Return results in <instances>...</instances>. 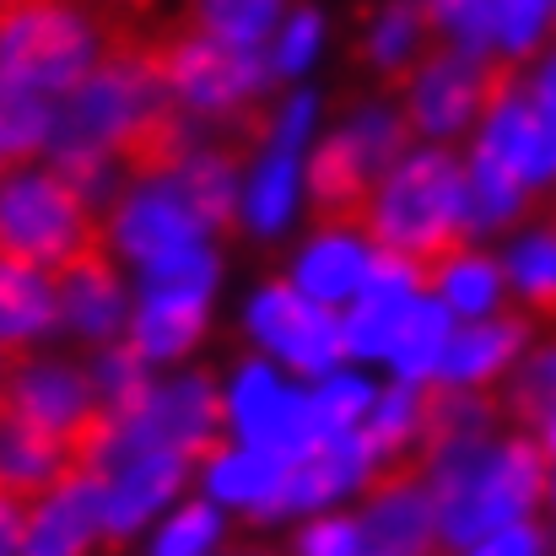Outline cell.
<instances>
[{
	"label": "cell",
	"mask_w": 556,
	"mask_h": 556,
	"mask_svg": "<svg viewBox=\"0 0 556 556\" xmlns=\"http://www.w3.org/2000/svg\"><path fill=\"white\" fill-rule=\"evenodd\" d=\"M410 125L400 109H363L357 119H346L308 163V211L319 238H352L368 227L372 194L378 185L405 163L410 147Z\"/></svg>",
	"instance_id": "4"
},
{
	"label": "cell",
	"mask_w": 556,
	"mask_h": 556,
	"mask_svg": "<svg viewBox=\"0 0 556 556\" xmlns=\"http://www.w3.org/2000/svg\"><path fill=\"white\" fill-rule=\"evenodd\" d=\"M535 443L546 448V459H556V416L546 421V427H541V432H535Z\"/></svg>",
	"instance_id": "37"
},
{
	"label": "cell",
	"mask_w": 556,
	"mask_h": 556,
	"mask_svg": "<svg viewBox=\"0 0 556 556\" xmlns=\"http://www.w3.org/2000/svg\"><path fill=\"white\" fill-rule=\"evenodd\" d=\"M222 535V519H216V508L211 503H189L185 514L157 535V546H152V556H200L211 541Z\"/></svg>",
	"instance_id": "32"
},
{
	"label": "cell",
	"mask_w": 556,
	"mask_h": 556,
	"mask_svg": "<svg viewBox=\"0 0 556 556\" xmlns=\"http://www.w3.org/2000/svg\"><path fill=\"white\" fill-rule=\"evenodd\" d=\"M5 168H16V163H11V157H5V152H0V174H5Z\"/></svg>",
	"instance_id": "40"
},
{
	"label": "cell",
	"mask_w": 556,
	"mask_h": 556,
	"mask_svg": "<svg viewBox=\"0 0 556 556\" xmlns=\"http://www.w3.org/2000/svg\"><path fill=\"white\" fill-rule=\"evenodd\" d=\"M546 481H552V459L535 443V432H519L508 443L481 438V443L448 448L427 476L443 546L470 552L486 535L525 525V514L546 497Z\"/></svg>",
	"instance_id": "2"
},
{
	"label": "cell",
	"mask_w": 556,
	"mask_h": 556,
	"mask_svg": "<svg viewBox=\"0 0 556 556\" xmlns=\"http://www.w3.org/2000/svg\"><path fill=\"white\" fill-rule=\"evenodd\" d=\"M363 232L378 254H394L421 276V298L438 292V276L476 249V232L465 222V163L443 147L410 152L378 185Z\"/></svg>",
	"instance_id": "1"
},
{
	"label": "cell",
	"mask_w": 556,
	"mask_h": 556,
	"mask_svg": "<svg viewBox=\"0 0 556 556\" xmlns=\"http://www.w3.org/2000/svg\"><path fill=\"white\" fill-rule=\"evenodd\" d=\"M103 60V22L81 5H38L0 27V71L33 92H71Z\"/></svg>",
	"instance_id": "7"
},
{
	"label": "cell",
	"mask_w": 556,
	"mask_h": 556,
	"mask_svg": "<svg viewBox=\"0 0 556 556\" xmlns=\"http://www.w3.org/2000/svg\"><path fill=\"white\" fill-rule=\"evenodd\" d=\"M49 130H54L49 92H33V87H22L16 76L0 71V152L11 163H27L49 147Z\"/></svg>",
	"instance_id": "25"
},
{
	"label": "cell",
	"mask_w": 556,
	"mask_h": 556,
	"mask_svg": "<svg viewBox=\"0 0 556 556\" xmlns=\"http://www.w3.org/2000/svg\"><path fill=\"white\" fill-rule=\"evenodd\" d=\"M287 211H292V152L270 147L260 157V174H254L249 194H243V216H249L254 232H276L287 222Z\"/></svg>",
	"instance_id": "29"
},
{
	"label": "cell",
	"mask_w": 556,
	"mask_h": 556,
	"mask_svg": "<svg viewBox=\"0 0 556 556\" xmlns=\"http://www.w3.org/2000/svg\"><path fill=\"white\" fill-rule=\"evenodd\" d=\"M556 5L552 0H503V22H497V54H514V60H525L530 49H535V38H541V27H546V16H552Z\"/></svg>",
	"instance_id": "33"
},
{
	"label": "cell",
	"mask_w": 556,
	"mask_h": 556,
	"mask_svg": "<svg viewBox=\"0 0 556 556\" xmlns=\"http://www.w3.org/2000/svg\"><path fill=\"white\" fill-rule=\"evenodd\" d=\"M276 400H281V378L270 368H243L238 372V389H232V400H227V410H232V421H238V432L254 443L260 432H265V421H270V410H276Z\"/></svg>",
	"instance_id": "31"
},
{
	"label": "cell",
	"mask_w": 556,
	"mask_h": 556,
	"mask_svg": "<svg viewBox=\"0 0 556 556\" xmlns=\"http://www.w3.org/2000/svg\"><path fill=\"white\" fill-rule=\"evenodd\" d=\"M163 189H174V194H179V205H185L205 232H232V227H238V216H243L238 157H227V152L200 147V152H194V157H189L185 168H179Z\"/></svg>",
	"instance_id": "17"
},
{
	"label": "cell",
	"mask_w": 556,
	"mask_h": 556,
	"mask_svg": "<svg viewBox=\"0 0 556 556\" xmlns=\"http://www.w3.org/2000/svg\"><path fill=\"white\" fill-rule=\"evenodd\" d=\"M109 5H114V11H119V16H141V11H147V5H152V0H109Z\"/></svg>",
	"instance_id": "38"
},
{
	"label": "cell",
	"mask_w": 556,
	"mask_h": 556,
	"mask_svg": "<svg viewBox=\"0 0 556 556\" xmlns=\"http://www.w3.org/2000/svg\"><path fill=\"white\" fill-rule=\"evenodd\" d=\"M92 249H109V222L54 168L16 174L0 185V260L5 265H27L54 281L65 265L87 260Z\"/></svg>",
	"instance_id": "5"
},
{
	"label": "cell",
	"mask_w": 556,
	"mask_h": 556,
	"mask_svg": "<svg viewBox=\"0 0 556 556\" xmlns=\"http://www.w3.org/2000/svg\"><path fill=\"white\" fill-rule=\"evenodd\" d=\"M136 60L147 65V76L179 103L194 119H227L260 103V92L270 87L276 65L260 49L227 43L205 27H141L136 22Z\"/></svg>",
	"instance_id": "3"
},
{
	"label": "cell",
	"mask_w": 556,
	"mask_h": 556,
	"mask_svg": "<svg viewBox=\"0 0 556 556\" xmlns=\"http://www.w3.org/2000/svg\"><path fill=\"white\" fill-rule=\"evenodd\" d=\"M519 65L514 54H465V49H432L421 54V65L400 81L405 87V125L416 136H454L465 130L476 114H492L503 109L514 92H519Z\"/></svg>",
	"instance_id": "6"
},
{
	"label": "cell",
	"mask_w": 556,
	"mask_h": 556,
	"mask_svg": "<svg viewBox=\"0 0 556 556\" xmlns=\"http://www.w3.org/2000/svg\"><path fill=\"white\" fill-rule=\"evenodd\" d=\"M368 265L372 254L357 243V238H314L308 249H303V260H298V292L303 298H314V303H341V298H352V292H363V281H368Z\"/></svg>",
	"instance_id": "20"
},
{
	"label": "cell",
	"mask_w": 556,
	"mask_h": 556,
	"mask_svg": "<svg viewBox=\"0 0 556 556\" xmlns=\"http://www.w3.org/2000/svg\"><path fill=\"white\" fill-rule=\"evenodd\" d=\"M438 503L432 486H389L368 492V519H363V556H438Z\"/></svg>",
	"instance_id": "13"
},
{
	"label": "cell",
	"mask_w": 556,
	"mask_h": 556,
	"mask_svg": "<svg viewBox=\"0 0 556 556\" xmlns=\"http://www.w3.org/2000/svg\"><path fill=\"white\" fill-rule=\"evenodd\" d=\"M16 363H22V352H11V346H0V378H5V372L16 368Z\"/></svg>",
	"instance_id": "39"
},
{
	"label": "cell",
	"mask_w": 556,
	"mask_h": 556,
	"mask_svg": "<svg viewBox=\"0 0 556 556\" xmlns=\"http://www.w3.org/2000/svg\"><path fill=\"white\" fill-rule=\"evenodd\" d=\"M486 157H497L519 185H546L556 179V136L552 125H546V114L535 109V103H525L519 92L503 103V109H492L486 114V130H481V141H476Z\"/></svg>",
	"instance_id": "15"
},
{
	"label": "cell",
	"mask_w": 556,
	"mask_h": 556,
	"mask_svg": "<svg viewBox=\"0 0 556 556\" xmlns=\"http://www.w3.org/2000/svg\"><path fill=\"white\" fill-rule=\"evenodd\" d=\"M519 211H525V185H519L497 157H486V152L476 147L470 163H465V222H470V232H476V238H481V232H497V227H508Z\"/></svg>",
	"instance_id": "23"
},
{
	"label": "cell",
	"mask_w": 556,
	"mask_h": 556,
	"mask_svg": "<svg viewBox=\"0 0 556 556\" xmlns=\"http://www.w3.org/2000/svg\"><path fill=\"white\" fill-rule=\"evenodd\" d=\"M92 394H98V405L103 410H114V416H130L147 394H152V363L119 336V341H109L103 352H98V363H92Z\"/></svg>",
	"instance_id": "26"
},
{
	"label": "cell",
	"mask_w": 556,
	"mask_h": 556,
	"mask_svg": "<svg viewBox=\"0 0 556 556\" xmlns=\"http://www.w3.org/2000/svg\"><path fill=\"white\" fill-rule=\"evenodd\" d=\"M281 476H287V459L281 454H270V448H227L211 465V497L260 514L270 503V492L281 486Z\"/></svg>",
	"instance_id": "24"
},
{
	"label": "cell",
	"mask_w": 556,
	"mask_h": 556,
	"mask_svg": "<svg viewBox=\"0 0 556 556\" xmlns=\"http://www.w3.org/2000/svg\"><path fill=\"white\" fill-rule=\"evenodd\" d=\"M249 330L308 378H330L336 363L346 357V325L330 314V303L303 298L292 281H270L249 303Z\"/></svg>",
	"instance_id": "8"
},
{
	"label": "cell",
	"mask_w": 556,
	"mask_h": 556,
	"mask_svg": "<svg viewBox=\"0 0 556 556\" xmlns=\"http://www.w3.org/2000/svg\"><path fill=\"white\" fill-rule=\"evenodd\" d=\"M54 325H60L54 281L43 270H27V265H5L0 260V346L27 352Z\"/></svg>",
	"instance_id": "19"
},
{
	"label": "cell",
	"mask_w": 556,
	"mask_h": 556,
	"mask_svg": "<svg viewBox=\"0 0 556 556\" xmlns=\"http://www.w3.org/2000/svg\"><path fill=\"white\" fill-rule=\"evenodd\" d=\"M465 556H546V535L535 525H508V530L486 535L481 546H470Z\"/></svg>",
	"instance_id": "35"
},
{
	"label": "cell",
	"mask_w": 556,
	"mask_h": 556,
	"mask_svg": "<svg viewBox=\"0 0 556 556\" xmlns=\"http://www.w3.org/2000/svg\"><path fill=\"white\" fill-rule=\"evenodd\" d=\"M189 476V459L168 454V448H147V454H130L119 459L109 476H103V525H109V541H125L136 525L152 519V508H163Z\"/></svg>",
	"instance_id": "10"
},
{
	"label": "cell",
	"mask_w": 556,
	"mask_h": 556,
	"mask_svg": "<svg viewBox=\"0 0 556 556\" xmlns=\"http://www.w3.org/2000/svg\"><path fill=\"white\" fill-rule=\"evenodd\" d=\"M287 0H194V27L227 38V43H243V49H260L270 22L281 16Z\"/></svg>",
	"instance_id": "27"
},
{
	"label": "cell",
	"mask_w": 556,
	"mask_h": 556,
	"mask_svg": "<svg viewBox=\"0 0 556 556\" xmlns=\"http://www.w3.org/2000/svg\"><path fill=\"white\" fill-rule=\"evenodd\" d=\"M109 541L103 525V481H71L49 503L27 514L22 552L16 556H81L87 546Z\"/></svg>",
	"instance_id": "12"
},
{
	"label": "cell",
	"mask_w": 556,
	"mask_h": 556,
	"mask_svg": "<svg viewBox=\"0 0 556 556\" xmlns=\"http://www.w3.org/2000/svg\"><path fill=\"white\" fill-rule=\"evenodd\" d=\"M448 308L443 303H432V298H410V308L400 314V325H394V341H389V363L394 372L405 378V383H427V378H438V363H443V352H448Z\"/></svg>",
	"instance_id": "21"
},
{
	"label": "cell",
	"mask_w": 556,
	"mask_h": 556,
	"mask_svg": "<svg viewBox=\"0 0 556 556\" xmlns=\"http://www.w3.org/2000/svg\"><path fill=\"white\" fill-rule=\"evenodd\" d=\"M535 319L530 314H497V319H476L465 330L448 336V352L438 363L443 383H465V389H481L486 378H497L503 368H514V357L525 352Z\"/></svg>",
	"instance_id": "16"
},
{
	"label": "cell",
	"mask_w": 556,
	"mask_h": 556,
	"mask_svg": "<svg viewBox=\"0 0 556 556\" xmlns=\"http://www.w3.org/2000/svg\"><path fill=\"white\" fill-rule=\"evenodd\" d=\"M427 33H432V16H427L421 0H389V5L372 16L368 60L378 65V71H389L394 81H405V76L421 65Z\"/></svg>",
	"instance_id": "22"
},
{
	"label": "cell",
	"mask_w": 556,
	"mask_h": 556,
	"mask_svg": "<svg viewBox=\"0 0 556 556\" xmlns=\"http://www.w3.org/2000/svg\"><path fill=\"white\" fill-rule=\"evenodd\" d=\"M552 5H556V0H552Z\"/></svg>",
	"instance_id": "41"
},
{
	"label": "cell",
	"mask_w": 556,
	"mask_h": 556,
	"mask_svg": "<svg viewBox=\"0 0 556 556\" xmlns=\"http://www.w3.org/2000/svg\"><path fill=\"white\" fill-rule=\"evenodd\" d=\"M319 49V16L314 11H298L292 22H287V33H281V43H276V54H270V65L281 71V76H292V71H303L308 65V54Z\"/></svg>",
	"instance_id": "34"
},
{
	"label": "cell",
	"mask_w": 556,
	"mask_h": 556,
	"mask_svg": "<svg viewBox=\"0 0 556 556\" xmlns=\"http://www.w3.org/2000/svg\"><path fill=\"white\" fill-rule=\"evenodd\" d=\"M54 298H60V319L87 341H114V330L125 325V281L109 249H92L87 260L65 265L54 276Z\"/></svg>",
	"instance_id": "14"
},
{
	"label": "cell",
	"mask_w": 556,
	"mask_h": 556,
	"mask_svg": "<svg viewBox=\"0 0 556 556\" xmlns=\"http://www.w3.org/2000/svg\"><path fill=\"white\" fill-rule=\"evenodd\" d=\"M98 410V394H92V378L81 368H65V363H16V368L0 378V421H16L27 432H43V438H60L71 443L76 427Z\"/></svg>",
	"instance_id": "9"
},
{
	"label": "cell",
	"mask_w": 556,
	"mask_h": 556,
	"mask_svg": "<svg viewBox=\"0 0 556 556\" xmlns=\"http://www.w3.org/2000/svg\"><path fill=\"white\" fill-rule=\"evenodd\" d=\"M372 410V389L352 372H330L325 389L314 394V416H319V438H341V432H357Z\"/></svg>",
	"instance_id": "30"
},
{
	"label": "cell",
	"mask_w": 556,
	"mask_h": 556,
	"mask_svg": "<svg viewBox=\"0 0 556 556\" xmlns=\"http://www.w3.org/2000/svg\"><path fill=\"white\" fill-rule=\"evenodd\" d=\"M535 109L546 114V125H552V136H556V54H552V65L541 71V81H535Z\"/></svg>",
	"instance_id": "36"
},
{
	"label": "cell",
	"mask_w": 556,
	"mask_h": 556,
	"mask_svg": "<svg viewBox=\"0 0 556 556\" xmlns=\"http://www.w3.org/2000/svg\"><path fill=\"white\" fill-rule=\"evenodd\" d=\"M200 336H205V303L200 298H163V292H141V308L125 325V341L147 363L185 357Z\"/></svg>",
	"instance_id": "18"
},
{
	"label": "cell",
	"mask_w": 556,
	"mask_h": 556,
	"mask_svg": "<svg viewBox=\"0 0 556 556\" xmlns=\"http://www.w3.org/2000/svg\"><path fill=\"white\" fill-rule=\"evenodd\" d=\"M438 292L454 303V314H465V319H486L492 308H497V292H503V270L486 260V254H459L443 276H438Z\"/></svg>",
	"instance_id": "28"
},
{
	"label": "cell",
	"mask_w": 556,
	"mask_h": 556,
	"mask_svg": "<svg viewBox=\"0 0 556 556\" xmlns=\"http://www.w3.org/2000/svg\"><path fill=\"white\" fill-rule=\"evenodd\" d=\"M200 232H205V227L179 205L174 189L147 185L141 194L119 200V211H114V232H109V238H114L136 265H157V260H168V254H179V249H194Z\"/></svg>",
	"instance_id": "11"
}]
</instances>
